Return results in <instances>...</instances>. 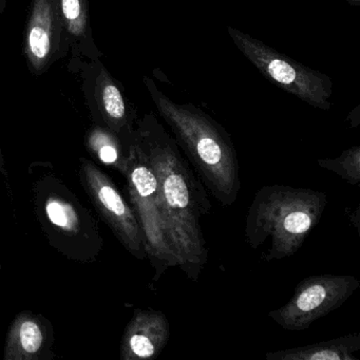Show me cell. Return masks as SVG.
Returning <instances> with one entry per match:
<instances>
[{
  "label": "cell",
  "instance_id": "cell-17",
  "mask_svg": "<svg viewBox=\"0 0 360 360\" xmlns=\"http://www.w3.org/2000/svg\"><path fill=\"white\" fill-rule=\"evenodd\" d=\"M0 172H1L4 176H7L5 159H4L3 148H1V134H0Z\"/></svg>",
  "mask_w": 360,
  "mask_h": 360
},
{
  "label": "cell",
  "instance_id": "cell-3",
  "mask_svg": "<svg viewBox=\"0 0 360 360\" xmlns=\"http://www.w3.org/2000/svg\"><path fill=\"white\" fill-rule=\"evenodd\" d=\"M328 204L326 193L286 185L259 189L248 207L245 240L254 250L264 248L267 262L296 254L317 226Z\"/></svg>",
  "mask_w": 360,
  "mask_h": 360
},
{
  "label": "cell",
  "instance_id": "cell-1",
  "mask_svg": "<svg viewBox=\"0 0 360 360\" xmlns=\"http://www.w3.org/2000/svg\"><path fill=\"white\" fill-rule=\"evenodd\" d=\"M134 141L157 178L164 231L178 266L189 280L198 281L208 262L201 222L212 210L207 191L153 112L136 121Z\"/></svg>",
  "mask_w": 360,
  "mask_h": 360
},
{
  "label": "cell",
  "instance_id": "cell-16",
  "mask_svg": "<svg viewBox=\"0 0 360 360\" xmlns=\"http://www.w3.org/2000/svg\"><path fill=\"white\" fill-rule=\"evenodd\" d=\"M319 167L334 172L352 185L360 183V146H354L343 151L335 159H320Z\"/></svg>",
  "mask_w": 360,
  "mask_h": 360
},
{
  "label": "cell",
  "instance_id": "cell-2",
  "mask_svg": "<svg viewBox=\"0 0 360 360\" xmlns=\"http://www.w3.org/2000/svg\"><path fill=\"white\" fill-rule=\"evenodd\" d=\"M147 91L174 140L193 164L214 199L229 207L241 189L237 151L226 130L212 117L191 104H178L144 77Z\"/></svg>",
  "mask_w": 360,
  "mask_h": 360
},
{
  "label": "cell",
  "instance_id": "cell-7",
  "mask_svg": "<svg viewBox=\"0 0 360 360\" xmlns=\"http://www.w3.org/2000/svg\"><path fill=\"white\" fill-rule=\"evenodd\" d=\"M68 69L81 77L86 106L94 124L107 128L131 146L136 112L128 102L121 83L110 75L101 58L79 60L68 65Z\"/></svg>",
  "mask_w": 360,
  "mask_h": 360
},
{
  "label": "cell",
  "instance_id": "cell-13",
  "mask_svg": "<svg viewBox=\"0 0 360 360\" xmlns=\"http://www.w3.org/2000/svg\"><path fill=\"white\" fill-rule=\"evenodd\" d=\"M56 3L70 56L68 65L102 58L90 24L89 0H56Z\"/></svg>",
  "mask_w": 360,
  "mask_h": 360
},
{
  "label": "cell",
  "instance_id": "cell-10",
  "mask_svg": "<svg viewBox=\"0 0 360 360\" xmlns=\"http://www.w3.org/2000/svg\"><path fill=\"white\" fill-rule=\"evenodd\" d=\"M24 53L35 77L68 56L56 0H32L25 28Z\"/></svg>",
  "mask_w": 360,
  "mask_h": 360
},
{
  "label": "cell",
  "instance_id": "cell-9",
  "mask_svg": "<svg viewBox=\"0 0 360 360\" xmlns=\"http://www.w3.org/2000/svg\"><path fill=\"white\" fill-rule=\"evenodd\" d=\"M79 176L96 212L122 245L138 260L147 259L138 219L115 182L94 162L84 158L79 161Z\"/></svg>",
  "mask_w": 360,
  "mask_h": 360
},
{
  "label": "cell",
  "instance_id": "cell-15",
  "mask_svg": "<svg viewBox=\"0 0 360 360\" xmlns=\"http://www.w3.org/2000/svg\"><path fill=\"white\" fill-rule=\"evenodd\" d=\"M85 144L88 151L101 163L125 176L132 145L128 146L117 134L96 124L86 134Z\"/></svg>",
  "mask_w": 360,
  "mask_h": 360
},
{
  "label": "cell",
  "instance_id": "cell-12",
  "mask_svg": "<svg viewBox=\"0 0 360 360\" xmlns=\"http://www.w3.org/2000/svg\"><path fill=\"white\" fill-rule=\"evenodd\" d=\"M53 328L41 315L18 314L8 330L4 360H48L53 358Z\"/></svg>",
  "mask_w": 360,
  "mask_h": 360
},
{
  "label": "cell",
  "instance_id": "cell-5",
  "mask_svg": "<svg viewBox=\"0 0 360 360\" xmlns=\"http://www.w3.org/2000/svg\"><path fill=\"white\" fill-rule=\"evenodd\" d=\"M124 176L132 210L142 231L147 259L155 271L153 279L158 281L168 269L178 266V261L164 231L157 178L134 139Z\"/></svg>",
  "mask_w": 360,
  "mask_h": 360
},
{
  "label": "cell",
  "instance_id": "cell-11",
  "mask_svg": "<svg viewBox=\"0 0 360 360\" xmlns=\"http://www.w3.org/2000/svg\"><path fill=\"white\" fill-rule=\"evenodd\" d=\"M170 338L169 320L157 309H136L122 337V360H146L158 357Z\"/></svg>",
  "mask_w": 360,
  "mask_h": 360
},
{
  "label": "cell",
  "instance_id": "cell-19",
  "mask_svg": "<svg viewBox=\"0 0 360 360\" xmlns=\"http://www.w3.org/2000/svg\"><path fill=\"white\" fill-rule=\"evenodd\" d=\"M347 3L351 4L353 6H359L360 0H347Z\"/></svg>",
  "mask_w": 360,
  "mask_h": 360
},
{
  "label": "cell",
  "instance_id": "cell-14",
  "mask_svg": "<svg viewBox=\"0 0 360 360\" xmlns=\"http://www.w3.org/2000/svg\"><path fill=\"white\" fill-rule=\"evenodd\" d=\"M360 334L352 333L328 341L265 354L267 360H358Z\"/></svg>",
  "mask_w": 360,
  "mask_h": 360
},
{
  "label": "cell",
  "instance_id": "cell-6",
  "mask_svg": "<svg viewBox=\"0 0 360 360\" xmlns=\"http://www.w3.org/2000/svg\"><path fill=\"white\" fill-rule=\"evenodd\" d=\"M227 31L238 49L265 79L311 106L330 110L333 86L330 77L299 64L237 29L227 28Z\"/></svg>",
  "mask_w": 360,
  "mask_h": 360
},
{
  "label": "cell",
  "instance_id": "cell-18",
  "mask_svg": "<svg viewBox=\"0 0 360 360\" xmlns=\"http://www.w3.org/2000/svg\"><path fill=\"white\" fill-rule=\"evenodd\" d=\"M7 0H0V15L5 12Z\"/></svg>",
  "mask_w": 360,
  "mask_h": 360
},
{
  "label": "cell",
  "instance_id": "cell-4",
  "mask_svg": "<svg viewBox=\"0 0 360 360\" xmlns=\"http://www.w3.org/2000/svg\"><path fill=\"white\" fill-rule=\"evenodd\" d=\"M30 168L35 217L49 243L70 260L94 262L104 245L94 214L45 164Z\"/></svg>",
  "mask_w": 360,
  "mask_h": 360
},
{
  "label": "cell",
  "instance_id": "cell-8",
  "mask_svg": "<svg viewBox=\"0 0 360 360\" xmlns=\"http://www.w3.org/2000/svg\"><path fill=\"white\" fill-rule=\"evenodd\" d=\"M360 286L351 275H317L305 278L286 304L267 315L286 330H303L316 320L340 307Z\"/></svg>",
  "mask_w": 360,
  "mask_h": 360
}]
</instances>
